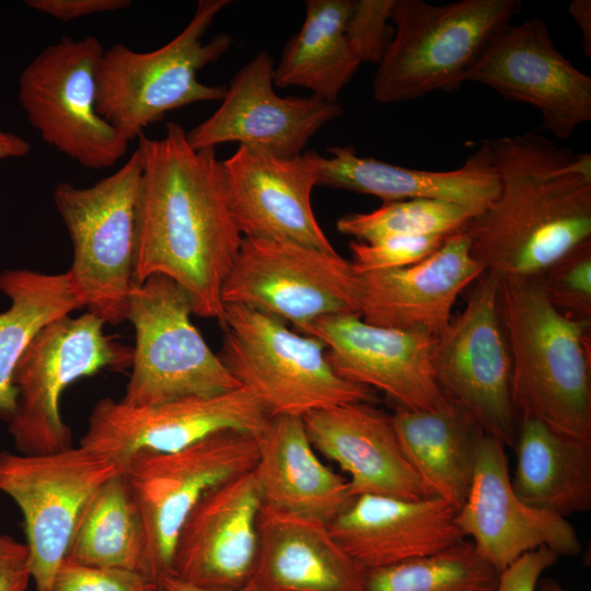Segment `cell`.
I'll use <instances>...</instances> for the list:
<instances>
[{"instance_id":"obj_25","label":"cell","mask_w":591,"mask_h":591,"mask_svg":"<svg viewBox=\"0 0 591 591\" xmlns=\"http://www.w3.org/2000/svg\"><path fill=\"white\" fill-rule=\"evenodd\" d=\"M331 158L314 151L316 185L379 197L383 202L431 198L479 213L499 192V177L482 142L451 171H428L359 157L352 146L331 147Z\"/></svg>"},{"instance_id":"obj_15","label":"cell","mask_w":591,"mask_h":591,"mask_svg":"<svg viewBox=\"0 0 591 591\" xmlns=\"http://www.w3.org/2000/svg\"><path fill=\"white\" fill-rule=\"evenodd\" d=\"M268 419L258 398L244 386L149 406H130L104 397L94 405L79 445L123 467L138 451H176L224 430L257 436Z\"/></svg>"},{"instance_id":"obj_36","label":"cell","mask_w":591,"mask_h":591,"mask_svg":"<svg viewBox=\"0 0 591 591\" xmlns=\"http://www.w3.org/2000/svg\"><path fill=\"white\" fill-rule=\"evenodd\" d=\"M447 237L420 235L390 236L372 242L352 240L349 243L350 263L357 275L407 267L430 256Z\"/></svg>"},{"instance_id":"obj_18","label":"cell","mask_w":591,"mask_h":591,"mask_svg":"<svg viewBox=\"0 0 591 591\" xmlns=\"http://www.w3.org/2000/svg\"><path fill=\"white\" fill-rule=\"evenodd\" d=\"M275 60L258 51L232 78L218 109L186 131L190 148L237 141L278 158L302 153L309 139L338 118L343 107L311 96H279L274 90Z\"/></svg>"},{"instance_id":"obj_45","label":"cell","mask_w":591,"mask_h":591,"mask_svg":"<svg viewBox=\"0 0 591 591\" xmlns=\"http://www.w3.org/2000/svg\"><path fill=\"white\" fill-rule=\"evenodd\" d=\"M536 591H566V590L555 580L545 578L538 581Z\"/></svg>"},{"instance_id":"obj_8","label":"cell","mask_w":591,"mask_h":591,"mask_svg":"<svg viewBox=\"0 0 591 591\" xmlns=\"http://www.w3.org/2000/svg\"><path fill=\"white\" fill-rule=\"evenodd\" d=\"M193 314L187 293L165 276L132 286L125 320L134 327L135 347L123 403L149 406L241 386L192 322Z\"/></svg>"},{"instance_id":"obj_31","label":"cell","mask_w":591,"mask_h":591,"mask_svg":"<svg viewBox=\"0 0 591 591\" xmlns=\"http://www.w3.org/2000/svg\"><path fill=\"white\" fill-rule=\"evenodd\" d=\"M0 290L10 299L9 309L0 313V417L8 420L16 409L14 370L31 341L46 325L83 304L67 273L5 269Z\"/></svg>"},{"instance_id":"obj_5","label":"cell","mask_w":591,"mask_h":591,"mask_svg":"<svg viewBox=\"0 0 591 591\" xmlns=\"http://www.w3.org/2000/svg\"><path fill=\"white\" fill-rule=\"evenodd\" d=\"M219 358L260 402L269 417L375 401V391L340 378L326 346L286 323L245 305L224 304Z\"/></svg>"},{"instance_id":"obj_46","label":"cell","mask_w":591,"mask_h":591,"mask_svg":"<svg viewBox=\"0 0 591 591\" xmlns=\"http://www.w3.org/2000/svg\"><path fill=\"white\" fill-rule=\"evenodd\" d=\"M154 591H166L160 583Z\"/></svg>"},{"instance_id":"obj_2","label":"cell","mask_w":591,"mask_h":591,"mask_svg":"<svg viewBox=\"0 0 591 591\" xmlns=\"http://www.w3.org/2000/svg\"><path fill=\"white\" fill-rule=\"evenodd\" d=\"M499 192L463 232L496 278L542 274L591 240V154L533 131L486 139Z\"/></svg>"},{"instance_id":"obj_26","label":"cell","mask_w":591,"mask_h":591,"mask_svg":"<svg viewBox=\"0 0 591 591\" xmlns=\"http://www.w3.org/2000/svg\"><path fill=\"white\" fill-rule=\"evenodd\" d=\"M254 579L266 591H368V571L328 525L262 505Z\"/></svg>"},{"instance_id":"obj_11","label":"cell","mask_w":591,"mask_h":591,"mask_svg":"<svg viewBox=\"0 0 591 591\" xmlns=\"http://www.w3.org/2000/svg\"><path fill=\"white\" fill-rule=\"evenodd\" d=\"M104 50L95 36H65L44 48L19 78V103L43 141L91 170L113 166L130 142L96 109Z\"/></svg>"},{"instance_id":"obj_35","label":"cell","mask_w":591,"mask_h":591,"mask_svg":"<svg viewBox=\"0 0 591 591\" xmlns=\"http://www.w3.org/2000/svg\"><path fill=\"white\" fill-rule=\"evenodd\" d=\"M540 278L547 299L559 312L591 320V240L548 266Z\"/></svg>"},{"instance_id":"obj_34","label":"cell","mask_w":591,"mask_h":591,"mask_svg":"<svg viewBox=\"0 0 591 591\" xmlns=\"http://www.w3.org/2000/svg\"><path fill=\"white\" fill-rule=\"evenodd\" d=\"M475 212L441 199L415 198L383 205L370 212L348 213L336 222L339 233L372 242L390 236H449L462 232Z\"/></svg>"},{"instance_id":"obj_30","label":"cell","mask_w":591,"mask_h":591,"mask_svg":"<svg viewBox=\"0 0 591 591\" xmlns=\"http://www.w3.org/2000/svg\"><path fill=\"white\" fill-rule=\"evenodd\" d=\"M349 5L350 0L305 1L303 24L275 66L276 86L304 88L325 102L337 103L361 65L345 31Z\"/></svg>"},{"instance_id":"obj_7","label":"cell","mask_w":591,"mask_h":591,"mask_svg":"<svg viewBox=\"0 0 591 591\" xmlns=\"http://www.w3.org/2000/svg\"><path fill=\"white\" fill-rule=\"evenodd\" d=\"M142 166L137 149L114 173L89 187L58 184L55 207L68 230L66 273L86 311L105 324L125 321L134 283L137 209Z\"/></svg>"},{"instance_id":"obj_3","label":"cell","mask_w":591,"mask_h":591,"mask_svg":"<svg viewBox=\"0 0 591 591\" xmlns=\"http://www.w3.org/2000/svg\"><path fill=\"white\" fill-rule=\"evenodd\" d=\"M499 310L520 419L591 442V320L559 312L540 275L498 279Z\"/></svg>"},{"instance_id":"obj_28","label":"cell","mask_w":591,"mask_h":591,"mask_svg":"<svg viewBox=\"0 0 591 591\" xmlns=\"http://www.w3.org/2000/svg\"><path fill=\"white\" fill-rule=\"evenodd\" d=\"M512 487L524 502L566 518L591 508V442L520 419Z\"/></svg>"},{"instance_id":"obj_19","label":"cell","mask_w":591,"mask_h":591,"mask_svg":"<svg viewBox=\"0 0 591 591\" xmlns=\"http://www.w3.org/2000/svg\"><path fill=\"white\" fill-rule=\"evenodd\" d=\"M301 334L326 346V360L343 379L386 394L397 407L433 410L444 398L432 368L436 336L372 325L359 314L318 318Z\"/></svg>"},{"instance_id":"obj_16","label":"cell","mask_w":591,"mask_h":591,"mask_svg":"<svg viewBox=\"0 0 591 591\" xmlns=\"http://www.w3.org/2000/svg\"><path fill=\"white\" fill-rule=\"evenodd\" d=\"M466 81L533 106L541 115L542 129L558 139L569 138L591 120V77L557 49L545 22L536 16L502 26Z\"/></svg>"},{"instance_id":"obj_23","label":"cell","mask_w":591,"mask_h":591,"mask_svg":"<svg viewBox=\"0 0 591 591\" xmlns=\"http://www.w3.org/2000/svg\"><path fill=\"white\" fill-rule=\"evenodd\" d=\"M456 512L437 497L359 495L327 525L340 547L370 571L430 556L466 540Z\"/></svg>"},{"instance_id":"obj_41","label":"cell","mask_w":591,"mask_h":591,"mask_svg":"<svg viewBox=\"0 0 591 591\" xmlns=\"http://www.w3.org/2000/svg\"><path fill=\"white\" fill-rule=\"evenodd\" d=\"M25 4L62 22L103 12H114L131 4L129 0H26Z\"/></svg>"},{"instance_id":"obj_43","label":"cell","mask_w":591,"mask_h":591,"mask_svg":"<svg viewBox=\"0 0 591 591\" xmlns=\"http://www.w3.org/2000/svg\"><path fill=\"white\" fill-rule=\"evenodd\" d=\"M166 591H266L254 578L243 587L231 590L207 589L183 581L172 575L165 576L159 582Z\"/></svg>"},{"instance_id":"obj_10","label":"cell","mask_w":591,"mask_h":591,"mask_svg":"<svg viewBox=\"0 0 591 591\" xmlns=\"http://www.w3.org/2000/svg\"><path fill=\"white\" fill-rule=\"evenodd\" d=\"M257 436L235 430L212 433L176 451L141 450L121 474L140 512L147 540L148 575H171L181 528L210 488L255 468Z\"/></svg>"},{"instance_id":"obj_13","label":"cell","mask_w":591,"mask_h":591,"mask_svg":"<svg viewBox=\"0 0 591 591\" xmlns=\"http://www.w3.org/2000/svg\"><path fill=\"white\" fill-rule=\"evenodd\" d=\"M432 368L444 398L486 434L514 447L519 416L511 357L499 310V282L484 271L464 310L437 336Z\"/></svg>"},{"instance_id":"obj_6","label":"cell","mask_w":591,"mask_h":591,"mask_svg":"<svg viewBox=\"0 0 591 591\" xmlns=\"http://www.w3.org/2000/svg\"><path fill=\"white\" fill-rule=\"evenodd\" d=\"M230 0H200L188 24L164 46L136 51L123 44L105 49L97 70V113L129 141L171 111L197 103L222 101L225 85L197 79L232 44L225 33L204 36Z\"/></svg>"},{"instance_id":"obj_12","label":"cell","mask_w":591,"mask_h":591,"mask_svg":"<svg viewBox=\"0 0 591 591\" xmlns=\"http://www.w3.org/2000/svg\"><path fill=\"white\" fill-rule=\"evenodd\" d=\"M359 291V276L337 252L243 237L221 299L223 305L248 306L300 333L328 315H360Z\"/></svg>"},{"instance_id":"obj_27","label":"cell","mask_w":591,"mask_h":591,"mask_svg":"<svg viewBox=\"0 0 591 591\" xmlns=\"http://www.w3.org/2000/svg\"><path fill=\"white\" fill-rule=\"evenodd\" d=\"M257 442L264 507L328 524L352 498L348 479L316 455L302 417H269Z\"/></svg>"},{"instance_id":"obj_44","label":"cell","mask_w":591,"mask_h":591,"mask_svg":"<svg viewBox=\"0 0 591 591\" xmlns=\"http://www.w3.org/2000/svg\"><path fill=\"white\" fill-rule=\"evenodd\" d=\"M31 150V144L21 136L0 128V161L22 158Z\"/></svg>"},{"instance_id":"obj_21","label":"cell","mask_w":591,"mask_h":591,"mask_svg":"<svg viewBox=\"0 0 591 591\" xmlns=\"http://www.w3.org/2000/svg\"><path fill=\"white\" fill-rule=\"evenodd\" d=\"M313 154L286 159L240 144L222 161L230 211L243 237L336 252L312 208L311 194L317 186Z\"/></svg>"},{"instance_id":"obj_20","label":"cell","mask_w":591,"mask_h":591,"mask_svg":"<svg viewBox=\"0 0 591 591\" xmlns=\"http://www.w3.org/2000/svg\"><path fill=\"white\" fill-rule=\"evenodd\" d=\"M262 505L254 470L206 491L181 528L171 575L216 590L250 582L256 568Z\"/></svg>"},{"instance_id":"obj_24","label":"cell","mask_w":591,"mask_h":591,"mask_svg":"<svg viewBox=\"0 0 591 591\" xmlns=\"http://www.w3.org/2000/svg\"><path fill=\"white\" fill-rule=\"evenodd\" d=\"M315 449L349 475L351 496L434 497L405 456L392 416L370 403H350L302 417Z\"/></svg>"},{"instance_id":"obj_14","label":"cell","mask_w":591,"mask_h":591,"mask_svg":"<svg viewBox=\"0 0 591 591\" xmlns=\"http://www.w3.org/2000/svg\"><path fill=\"white\" fill-rule=\"evenodd\" d=\"M120 472L116 461L81 445L43 454L0 452V491L23 514L36 591H50L83 506Z\"/></svg>"},{"instance_id":"obj_4","label":"cell","mask_w":591,"mask_h":591,"mask_svg":"<svg viewBox=\"0 0 591 591\" xmlns=\"http://www.w3.org/2000/svg\"><path fill=\"white\" fill-rule=\"evenodd\" d=\"M521 7L520 0H393L390 20L395 28L374 74V100L397 103L456 90Z\"/></svg>"},{"instance_id":"obj_38","label":"cell","mask_w":591,"mask_h":591,"mask_svg":"<svg viewBox=\"0 0 591 591\" xmlns=\"http://www.w3.org/2000/svg\"><path fill=\"white\" fill-rule=\"evenodd\" d=\"M159 583L130 570L80 565L65 559L50 591H154Z\"/></svg>"},{"instance_id":"obj_40","label":"cell","mask_w":591,"mask_h":591,"mask_svg":"<svg viewBox=\"0 0 591 591\" xmlns=\"http://www.w3.org/2000/svg\"><path fill=\"white\" fill-rule=\"evenodd\" d=\"M31 580L26 544L0 533V591H26Z\"/></svg>"},{"instance_id":"obj_33","label":"cell","mask_w":591,"mask_h":591,"mask_svg":"<svg viewBox=\"0 0 591 591\" xmlns=\"http://www.w3.org/2000/svg\"><path fill=\"white\" fill-rule=\"evenodd\" d=\"M497 572L468 540L440 553L368 571V591H495Z\"/></svg>"},{"instance_id":"obj_39","label":"cell","mask_w":591,"mask_h":591,"mask_svg":"<svg viewBox=\"0 0 591 591\" xmlns=\"http://www.w3.org/2000/svg\"><path fill=\"white\" fill-rule=\"evenodd\" d=\"M558 556L546 547L526 553L499 573L495 591H536L538 581Z\"/></svg>"},{"instance_id":"obj_17","label":"cell","mask_w":591,"mask_h":591,"mask_svg":"<svg viewBox=\"0 0 591 591\" xmlns=\"http://www.w3.org/2000/svg\"><path fill=\"white\" fill-rule=\"evenodd\" d=\"M505 448L483 431L477 437L472 483L456 512L465 538L499 573L537 548L546 547L558 557L578 554L581 543L566 518L518 497Z\"/></svg>"},{"instance_id":"obj_9","label":"cell","mask_w":591,"mask_h":591,"mask_svg":"<svg viewBox=\"0 0 591 591\" xmlns=\"http://www.w3.org/2000/svg\"><path fill=\"white\" fill-rule=\"evenodd\" d=\"M104 326L89 311L78 317L69 314L46 325L31 341L14 370L16 409L7 420L19 453L43 454L72 447L71 430L60 414L62 392L103 369L131 367L132 347L106 335Z\"/></svg>"},{"instance_id":"obj_37","label":"cell","mask_w":591,"mask_h":591,"mask_svg":"<svg viewBox=\"0 0 591 591\" xmlns=\"http://www.w3.org/2000/svg\"><path fill=\"white\" fill-rule=\"evenodd\" d=\"M393 0H350L345 31L362 62L379 65L393 37L389 24Z\"/></svg>"},{"instance_id":"obj_1","label":"cell","mask_w":591,"mask_h":591,"mask_svg":"<svg viewBox=\"0 0 591 591\" xmlns=\"http://www.w3.org/2000/svg\"><path fill=\"white\" fill-rule=\"evenodd\" d=\"M142 174L137 209L134 283L153 275L176 282L194 315L222 318L223 283L242 242L229 207L222 161L215 148H190L185 129L138 137Z\"/></svg>"},{"instance_id":"obj_22","label":"cell","mask_w":591,"mask_h":591,"mask_svg":"<svg viewBox=\"0 0 591 591\" xmlns=\"http://www.w3.org/2000/svg\"><path fill=\"white\" fill-rule=\"evenodd\" d=\"M485 271L462 231L427 258L403 268L359 276V313L372 325L439 336L460 293Z\"/></svg>"},{"instance_id":"obj_42","label":"cell","mask_w":591,"mask_h":591,"mask_svg":"<svg viewBox=\"0 0 591 591\" xmlns=\"http://www.w3.org/2000/svg\"><path fill=\"white\" fill-rule=\"evenodd\" d=\"M568 13L581 30L582 46L586 57L591 58V1H570L568 4Z\"/></svg>"},{"instance_id":"obj_32","label":"cell","mask_w":591,"mask_h":591,"mask_svg":"<svg viewBox=\"0 0 591 591\" xmlns=\"http://www.w3.org/2000/svg\"><path fill=\"white\" fill-rule=\"evenodd\" d=\"M65 559L149 577L143 522L121 472L104 482L86 500Z\"/></svg>"},{"instance_id":"obj_29","label":"cell","mask_w":591,"mask_h":591,"mask_svg":"<svg viewBox=\"0 0 591 591\" xmlns=\"http://www.w3.org/2000/svg\"><path fill=\"white\" fill-rule=\"evenodd\" d=\"M392 421L405 456L424 484L459 510L470 490L482 430L449 402L433 410L397 407Z\"/></svg>"}]
</instances>
